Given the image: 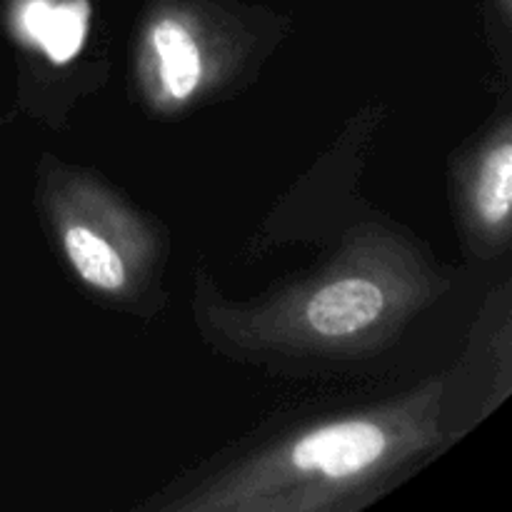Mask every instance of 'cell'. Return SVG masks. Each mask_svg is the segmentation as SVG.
Segmentation results:
<instances>
[{
    "label": "cell",
    "mask_w": 512,
    "mask_h": 512,
    "mask_svg": "<svg viewBox=\"0 0 512 512\" xmlns=\"http://www.w3.org/2000/svg\"><path fill=\"white\" fill-rule=\"evenodd\" d=\"M23 28L35 45L45 50L48 60L63 65L78 55L88 30V8L85 3L48 5L33 0L23 13Z\"/></svg>",
    "instance_id": "cell-3"
},
{
    "label": "cell",
    "mask_w": 512,
    "mask_h": 512,
    "mask_svg": "<svg viewBox=\"0 0 512 512\" xmlns=\"http://www.w3.org/2000/svg\"><path fill=\"white\" fill-rule=\"evenodd\" d=\"M388 438L370 420H345L305 435L290 450L298 470L323 473L328 478H350L383 458Z\"/></svg>",
    "instance_id": "cell-1"
},
{
    "label": "cell",
    "mask_w": 512,
    "mask_h": 512,
    "mask_svg": "<svg viewBox=\"0 0 512 512\" xmlns=\"http://www.w3.org/2000/svg\"><path fill=\"white\" fill-rule=\"evenodd\" d=\"M65 253H68V260L78 270L80 278L93 288L115 293L128 280L120 255L115 253L108 240L95 235L93 230L80 228V225L65 230Z\"/></svg>",
    "instance_id": "cell-5"
},
{
    "label": "cell",
    "mask_w": 512,
    "mask_h": 512,
    "mask_svg": "<svg viewBox=\"0 0 512 512\" xmlns=\"http://www.w3.org/2000/svg\"><path fill=\"white\" fill-rule=\"evenodd\" d=\"M160 60V80L170 98L185 100L195 93L203 75L200 50L193 35L183 23L173 18H163L153 25L150 33Z\"/></svg>",
    "instance_id": "cell-4"
},
{
    "label": "cell",
    "mask_w": 512,
    "mask_h": 512,
    "mask_svg": "<svg viewBox=\"0 0 512 512\" xmlns=\"http://www.w3.org/2000/svg\"><path fill=\"white\" fill-rule=\"evenodd\" d=\"M383 290L365 278H343L325 285L308 303V323L315 333L340 338L368 328L383 313Z\"/></svg>",
    "instance_id": "cell-2"
},
{
    "label": "cell",
    "mask_w": 512,
    "mask_h": 512,
    "mask_svg": "<svg viewBox=\"0 0 512 512\" xmlns=\"http://www.w3.org/2000/svg\"><path fill=\"white\" fill-rule=\"evenodd\" d=\"M512 198V148L503 143L488 155L478 180V208L488 223H503Z\"/></svg>",
    "instance_id": "cell-6"
}]
</instances>
